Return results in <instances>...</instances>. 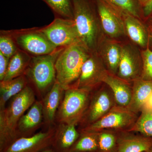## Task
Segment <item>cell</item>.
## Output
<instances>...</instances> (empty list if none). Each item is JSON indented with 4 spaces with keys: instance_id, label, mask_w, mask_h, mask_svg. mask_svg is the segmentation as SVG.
I'll list each match as a JSON object with an SVG mask.
<instances>
[{
    "instance_id": "cell-14",
    "label": "cell",
    "mask_w": 152,
    "mask_h": 152,
    "mask_svg": "<svg viewBox=\"0 0 152 152\" xmlns=\"http://www.w3.org/2000/svg\"><path fill=\"white\" fill-rule=\"evenodd\" d=\"M122 43L104 37L98 46L97 53L107 70L116 75L121 56Z\"/></svg>"
},
{
    "instance_id": "cell-16",
    "label": "cell",
    "mask_w": 152,
    "mask_h": 152,
    "mask_svg": "<svg viewBox=\"0 0 152 152\" xmlns=\"http://www.w3.org/2000/svg\"><path fill=\"white\" fill-rule=\"evenodd\" d=\"M102 83L110 88L117 105L127 108L132 100V88L131 83L123 80L108 71L104 75Z\"/></svg>"
},
{
    "instance_id": "cell-19",
    "label": "cell",
    "mask_w": 152,
    "mask_h": 152,
    "mask_svg": "<svg viewBox=\"0 0 152 152\" xmlns=\"http://www.w3.org/2000/svg\"><path fill=\"white\" fill-rule=\"evenodd\" d=\"M27 83V78L25 75L0 82V108L1 110L5 108L8 102L23 89Z\"/></svg>"
},
{
    "instance_id": "cell-11",
    "label": "cell",
    "mask_w": 152,
    "mask_h": 152,
    "mask_svg": "<svg viewBox=\"0 0 152 152\" xmlns=\"http://www.w3.org/2000/svg\"><path fill=\"white\" fill-rule=\"evenodd\" d=\"M107 71L98 53H92L83 65L77 80L71 87L91 91L103 83V78Z\"/></svg>"
},
{
    "instance_id": "cell-18",
    "label": "cell",
    "mask_w": 152,
    "mask_h": 152,
    "mask_svg": "<svg viewBox=\"0 0 152 152\" xmlns=\"http://www.w3.org/2000/svg\"><path fill=\"white\" fill-rule=\"evenodd\" d=\"M132 83V100L127 108L137 114L141 111L144 104L152 93V80H146L140 77Z\"/></svg>"
},
{
    "instance_id": "cell-24",
    "label": "cell",
    "mask_w": 152,
    "mask_h": 152,
    "mask_svg": "<svg viewBox=\"0 0 152 152\" xmlns=\"http://www.w3.org/2000/svg\"><path fill=\"white\" fill-rule=\"evenodd\" d=\"M121 13L128 14L144 20L142 7L138 0H103Z\"/></svg>"
},
{
    "instance_id": "cell-21",
    "label": "cell",
    "mask_w": 152,
    "mask_h": 152,
    "mask_svg": "<svg viewBox=\"0 0 152 152\" xmlns=\"http://www.w3.org/2000/svg\"><path fill=\"white\" fill-rule=\"evenodd\" d=\"M75 125H66L64 129L56 134L52 147L55 152H69L80 137Z\"/></svg>"
},
{
    "instance_id": "cell-34",
    "label": "cell",
    "mask_w": 152,
    "mask_h": 152,
    "mask_svg": "<svg viewBox=\"0 0 152 152\" xmlns=\"http://www.w3.org/2000/svg\"><path fill=\"white\" fill-rule=\"evenodd\" d=\"M142 110H152V93L144 104Z\"/></svg>"
},
{
    "instance_id": "cell-22",
    "label": "cell",
    "mask_w": 152,
    "mask_h": 152,
    "mask_svg": "<svg viewBox=\"0 0 152 152\" xmlns=\"http://www.w3.org/2000/svg\"><path fill=\"white\" fill-rule=\"evenodd\" d=\"M31 58L26 53L19 50L10 58L8 67L2 81L9 80L24 75Z\"/></svg>"
},
{
    "instance_id": "cell-29",
    "label": "cell",
    "mask_w": 152,
    "mask_h": 152,
    "mask_svg": "<svg viewBox=\"0 0 152 152\" xmlns=\"http://www.w3.org/2000/svg\"><path fill=\"white\" fill-rule=\"evenodd\" d=\"M19 49L13 39L7 34L5 30L0 31V53L5 56L10 58Z\"/></svg>"
},
{
    "instance_id": "cell-36",
    "label": "cell",
    "mask_w": 152,
    "mask_h": 152,
    "mask_svg": "<svg viewBox=\"0 0 152 152\" xmlns=\"http://www.w3.org/2000/svg\"><path fill=\"white\" fill-rule=\"evenodd\" d=\"M150 0H138L139 2L142 6V7H144Z\"/></svg>"
},
{
    "instance_id": "cell-37",
    "label": "cell",
    "mask_w": 152,
    "mask_h": 152,
    "mask_svg": "<svg viewBox=\"0 0 152 152\" xmlns=\"http://www.w3.org/2000/svg\"><path fill=\"white\" fill-rule=\"evenodd\" d=\"M147 152H152V146L151 148L150 149V150H149Z\"/></svg>"
},
{
    "instance_id": "cell-20",
    "label": "cell",
    "mask_w": 152,
    "mask_h": 152,
    "mask_svg": "<svg viewBox=\"0 0 152 152\" xmlns=\"http://www.w3.org/2000/svg\"><path fill=\"white\" fill-rule=\"evenodd\" d=\"M43 113V104L41 102L34 103L26 113L19 120L18 126L22 135L28 134L32 129L42 122Z\"/></svg>"
},
{
    "instance_id": "cell-9",
    "label": "cell",
    "mask_w": 152,
    "mask_h": 152,
    "mask_svg": "<svg viewBox=\"0 0 152 152\" xmlns=\"http://www.w3.org/2000/svg\"><path fill=\"white\" fill-rule=\"evenodd\" d=\"M95 1L104 35L121 42L127 37L121 13L103 0Z\"/></svg>"
},
{
    "instance_id": "cell-27",
    "label": "cell",
    "mask_w": 152,
    "mask_h": 152,
    "mask_svg": "<svg viewBox=\"0 0 152 152\" xmlns=\"http://www.w3.org/2000/svg\"><path fill=\"white\" fill-rule=\"evenodd\" d=\"M141 114L127 132H137L152 138V110H142Z\"/></svg>"
},
{
    "instance_id": "cell-13",
    "label": "cell",
    "mask_w": 152,
    "mask_h": 152,
    "mask_svg": "<svg viewBox=\"0 0 152 152\" xmlns=\"http://www.w3.org/2000/svg\"><path fill=\"white\" fill-rule=\"evenodd\" d=\"M113 93L107 89L99 90L93 97L86 116L88 125L96 121L109 113L116 105Z\"/></svg>"
},
{
    "instance_id": "cell-30",
    "label": "cell",
    "mask_w": 152,
    "mask_h": 152,
    "mask_svg": "<svg viewBox=\"0 0 152 152\" xmlns=\"http://www.w3.org/2000/svg\"><path fill=\"white\" fill-rule=\"evenodd\" d=\"M142 69L141 78L146 80H152V50L148 47L141 50Z\"/></svg>"
},
{
    "instance_id": "cell-8",
    "label": "cell",
    "mask_w": 152,
    "mask_h": 152,
    "mask_svg": "<svg viewBox=\"0 0 152 152\" xmlns=\"http://www.w3.org/2000/svg\"><path fill=\"white\" fill-rule=\"evenodd\" d=\"M137 114L115 105L109 113L83 130L84 133H98L108 129H129L137 120Z\"/></svg>"
},
{
    "instance_id": "cell-1",
    "label": "cell",
    "mask_w": 152,
    "mask_h": 152,
    "mask_svg": "<svg viewBox=\"0 0 152 152\" xmlns=\"http://www.w3.org/2000/svg\"><path fill=\"white\" fill-rule=\"evenodd\" d=\"M74 20L81 42L91 53L96 52L104 37L95 0H72Z\"/></svg>"
},
{
    "instance_id": "cell-33",
    "label": "cell",
    "mask_w": 152,
    "mask_h": 152,
    "mask_svg": "<svg viewBox=\"0 0 152 152\" xmlns=\"http://www.w3.org/2000/svg\"><path fill=\"white\" fill-rule=\"evenodd\" d=\"M148 31L149 45L148 48L152 50V15L145 20Z\"/></svg>"
},
{
    "instance_id": "cell-31",
    "label": "cell",
    "mask_w": 152,
    "mask_h": 152,
    "mask_svg": "<svg viewBox=\"0 0 152 152\" xmlns=\"http://www.w3.org/2000/svg\"><path fill=\"white\" fill-rule=\"evenodd\" d=\"M10 58H7L0 53V81L4 80L8 67Z\"/></svg>"
},
{
    "instance_id": "cell-15",
    "label": "cell",
    "mask_w": 152,
    "mask_h": 152,
    "mask_svg": "<svg viewBox=\"0 0 152 152\" xmlns=\"http://www.w3.org/2000/svg\"><path fill=\"white\" fill-rule=\"evenodd\" d=\"M121 14L127 37L141 50L148 48L149 37L145 21L128 14Z\"/></svg>"
},
{
    "instance_id": "cell-10",
    "label": "cell",
    "mask_w": 152,
    "mask_h": 152,
    "mask_svg": "<svg viewBox=\"0 0 152 152\" xmlns=\"http://www.w3.org/2000/svg\"><path fill=\"white\" fill-rule=\"evenodd\" d=\"M141 50L132 42L122 43L121 56L116 75L118 77L130 83L141 77L142 69Z\"/></svg>"
},
{
    "instance_id": "cell-7",
    "label": "cell",
    "mask_w": 152,
    "mask_h": 152,
    "mask_svg": "<svg viewBox=\"0 0 152 152\" xmlns=\"http://www.w3.org/2000/svg\"><path fill=\"white\" fill-rule=\"evenodd\" d=\"M39 28L57 48H64L81 42L74 20L55 18L50 24Z\"/></svg>"
},
{
    "instance_id": "cell-6",
    "label": "cell",
    "mask_w": 152,
    "mask_h": 152,
    "mask_svg": "<svg viewBox=\"0 0 152 152\" xmlns=\"http://www.w3.org/2000/svg\"><path fill=\"white\" fill-rule=\"evenodd\" d=\"M91 91L70 87L65 90L60 107V120L66 125H76L83 117L88 104Z\"/></svg>"
},
{
    "instance_id": "cell-28",
    "label": "cell",
    "mask_w": 152,
    "mask_h": 152,
    "mask_svg": "<svg viewBox=\"0 0 152 152\" xmlns=\"http://www.w3.org/2000/svg\"><path fill=\"white\" fill-rule=\"evenodd\" d=\"M98 152H116L117 135L107 131L97 133Z\"/></svg>"
},
{
    "instance_id": "cell-2",
    "label": "cell",
    "mask_w": 152,
    "mask_h": 152,
    "mask_svg": "<svg viewBox=\"0 0 152 152\" xmlns=\"http://www.w3.org/2000/svg\"><path fill=\"white\" fill-rule=\"evenodd\" d=\"M32 89L26 86L12 98L7 108L0 112V152L19 138L16 128L25 112L34 103Z\"/></svg>"
},
{
    "instance_id": "cell-5",
    "label": "cell",
    "mask_w": 152,
    "mask_h": 152,
    "mask_svg": "<svg viewBox=\"0 0 152 152\" xmlns=\"http://www.w3.org/2000/svg\"><path fill=\"white\" fill-rule=\"evenodd\" d=\"M64 49L58 48L50 54L32 57L24 75L39 91H45L56 82V61Z\"/></svg>"
},
{
    "instance_id": "cell-4",
    "label": "cell",
    "mask_w": 152,
    "mask_h": 152,
    "mask_svg": "<svg viewBox=\"0 0 152 152\" xmlns=\"http://www.w3.org/2000/svg\"><path fill=\"white\" fill-rule=\"evenodd\" d=\"M19 50L31 57L50 54L58 48L51 43L39 27L5 30Z\"/></svg>"
},
{
    "instance_id": "cell-25",
    "label": "cell",
    "mask_w": 152,
    "mask_h": 152,
    "mask_svg": "<svg viewBox=\"0 0 152 152\" xmlns=\"http://www.w3.org/2000/svg\"><path fill=\"white\" fill-rule=\"evenodd\" d=\"M97 133H84L69 152H98Z\"/></svg>"
},
{
    "instance_id": "cell-3",
    "label": "cell",
    "mask_w": 152,
    "mask_h": 152,
    "mask_svg": "<svg viewBox=\"0 0 152 152\" xmlns=\"http://www.w3.org/2000/svg\"><path fill=\"white\" fill-rule=\"evenodd\" d=\"M81 42L63 49L56 61V80L65 90L72 86L79 78L82 68L91 55Z\"/></svg>"
},
{
    "instance_id": "cell-38",
    "label": "cell",
    "mask_w": 152,
    "mask_h": 152,
    "mask_svg": "<svg viewBox=\"0 0 152 152\" xmlns=\"http://www.w3.org/2000/svg\"></svg>"
},
{
    "instance_id": "cell-17",
    "label": "cell",
    "mask_w": 152,
    "mask_h": 152,
    "mask_svg": "<svg viewBox=\"0 0 152 152\" xmlns=\"http://www.w3.org/2000/svg\"><path fill=\"white\" fill-rule=\"evenodd\" d=\"M152 146V138L130 134L117 135L116 152H148Z\"/></svg>"
},
{
    "instance_id": "cell-32",
    "label": "cell",
    "mask_w": 152,
    "mask_h": 152,
    "mask_svg": "<svg viewBox=\"0 0 152 152\" xmlns=\"http://www.w3.org/2000/svg\"><path fill=\"white\" fill-rule=\"evenodd\" d=\"M142 13L145 21L152 15V0H150L143 7Z\"/></svg>"
},
{
    "instance_id": "cell-23",
    "label": "cell",
    "mask_w": 152,
    "mask_h": 152,
    "mask_svg": "<svg viewBox=\"0 0 152 152\" xmlns=\"http://www.w3.org/2000/svg\"><path fill=\"white\" fill-rule=\"evenodd\" d=\"M64 91L63 87L56 81L46 96L43 104V113L46 119L49 122H51L54 119L62 94Z\"/></svg>"
},
{
    "instance_id": "cell-35",
    "label": "cell",
    "mask_w": 152,
    "mask_h": 152,
    "mask_svg": "<svg viewBox=\"0 0 152 152\" xmlns=\"http://www.w3.org/2000/svg\"><path fill=\"white\" fill-rule=\"evenodd\" d=\"M39 152H55L54 150L53 149V147L52 146L49 147L47 148L42 151H41Z\"/></svg>"
},
{
    "instance_id": "cell-26",
    "label": "cell",
    "mask_w": 152,
    "mask_h": 152,
    "mask_svg": "<svg viewBox=\"0 0 152 152\" xmlns=\"http://www.w3.org/2000/svg\"><path fill=\"white\" fill-rule=\"evenodd\" d=\"M51 9L56 18L74 20L72 0H42Z\"/></svg>"
},
{
    "instance_id": "cell-12",
    "label": "cell",
    "mask_w": 152,
    "mask_h": 152,
    "mask_svg": "<svg viewBox=\"0 0 152 152\" xmlns=\"http://www.w3.org/2000/svg\"><path fill=\"white\" fill-rule=\"evenodd\" d=\"M56 134L54 131H49L20 137L0 152H39L52 146Z\"/></svg>"
}]
</instances>
